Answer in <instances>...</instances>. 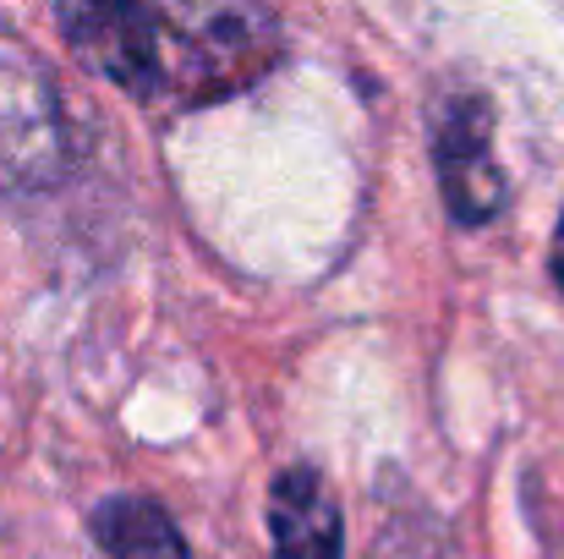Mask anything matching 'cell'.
Instances as JSON below:
<instances>
[{
    "instance_id": "obj_1",
    "label": "cell",
    "mask_w": 564,
    "mask_h": 559,
    "mask_svg": "<svg viewBox=\"0 0 564 559\" xmlns=\"http://www.w3.org/2000/svg\"><path fill=\"white\" fill-rule=\"evenodd\" d=\"M72 55L154 110H203L263 83L285 33L269 0H55Z\"/></svg>"
},
{
    "instance_id": "obj_2",
    "label": "cell",
    "mask_w": 564,
    "mask_h": 559,
    "mask_svg": "<svg viewBox=\"0 0 564 559\" xmlns=\"http://www.w3.org/2000/svg\"><path fill=\"white\" fill-rule=\"evenodd\" d=\"M66 171L61 99L44 66L0 33V192H39Z\"/></svg>"
},
{
    "instance_id": "obj_3",
    "label": "cell",
    "mask_w": 564,
    "mask_h": 559,
    "mask_svg": "<svg viewBox=\"0 0 564 559\" xmlns=\"http://www.w3.org/2000/svg\"><path fill=\"white\" fill-rule=\"evenodd\" d=\"M433 160H438V192L449 203L455 225H488L505 208V171L494 160V110L466 94L455 99L433 127Z\"/></svg>"
},
{
    "instance_id": "obj_4",
    "label": "cell",
    "mask_w": 564,
    "mask_h": 559,
    "mask_svg": "<svg viewBox=\"0 0 564 559\" xmlns=\"http://www.w3.org/2000/svg\"><path fill=\"white\" fill-rule=\"evenodd\" d=\"M269 533H274V559H340L346 522H340V499L318 466H285L274 477Z\"/></svg>"
},
{
    "instance_id": "obj_5",
    "label": "cell",
    "mask_w": 564,
    "mask_h": 559,
    "mask_svg": "<svg viewBox=\"0 0 564 559\" xmlns=\"http://www.w3.org/2000/svg\"><path fill=\"white\" fill-rule=\"evenodd\" d=\"M94 538H99V549L110 559H192L182 527L171 522V510L143 499V494L105 499L94 510Z\"/></svg>"
},
{
    "instance_id": "obj_6",
    "label": "cell",
    "mask_w": 564,
    "mask_h": 559,
    "mask_svg": "<svg viewBox=\"0 0 564 559\" xmlns=\"http://www.w3.org/2000/svg\"><path fill=\"white\" fill-rule=\"evenodd\" d=\"M554 280H560V291H564V219H560V236H554Z\"/></svg>"
}]
</instances>
